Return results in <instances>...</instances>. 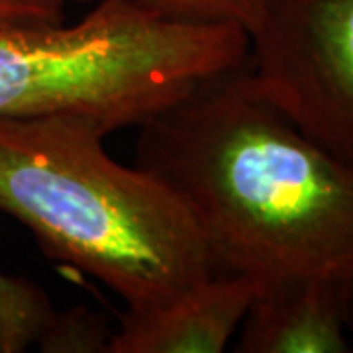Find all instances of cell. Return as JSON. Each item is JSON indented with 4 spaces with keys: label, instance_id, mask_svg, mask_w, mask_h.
Here are the masks:
<instances>
[{
    "label": "cell",
    "instance_id": "6da1fadb",
    "mask_svg": "<svg viewBox=\"0 0 353 353\" xmlns=\"http://www.w3.org/2000/svg\"><path fill=\"white\" fill-rule=\"evenodd\" d=\"M136 165L185 202L216 273L353 287V165L263 99L245 63L141 124Z\"/></svg>",
    "mask_w": 353,
    "mask_h": 353
},
{
    "label": "cell",
    "instance_id": "7a4b0ae2",
    "mask_svg": "<svg viewBox=\"0 0 353 353\" xmlns=\"http://www.w3.org/2000/svg\"><path fill=\"white\" fill-rule=\"evenodd\" d=\"M106 136L85 118L0 116V212L128 308L165 303L212 277L214 261L179 194L118 163Z\"/></svg>",
    "mask_w": 353,
    "mask_h": 353
},
{
    "label": "cell",
    "instance_id": "3957f363",
    "mask_svg": "<svg viewBox=\"0 0 353 353\" xmlns=\"http://www.w3.org/2000/svg\"><path fill=\"white\" fill-rule=\"evenodd\" d=\"M248 50L240 26L99 0L75 24L0 28V116H73L106 134L139 128L204 81L241 67Z\"/></svg>",
    "mask_w": 353,
    "mask_h": 353
},
{
    "label": "cell",
    "instance_id": "277c9868",
    "mask_svg": "<svg viewBox=\"0 0 353 353\" xmlns=\"http://www.w3.org/2000/svg\"><path fill=\"white\" fill-rule=\"evenodd\" d=\"M248 36L257 92L353 165V0H271Z\"/></svg>",
    "mask_w": 353,
    "mask_h": 353
},
{
    "label": "cell",
    "instance_id": "5b68a950",
    "mask_svg": "<svg viewBox=\"0 0 353 353\" xmlns=\"http://www.w3.org/2000/svg\"><path fill=\"white\" fill-rule=\"evenodd\" d=\"M259 285L214 273L165 303L128 308L108 353H220L240 330Z\"/></svg>",
    "mask_w": 353,
    "mask_h": 353
},
{
    "label": "cell",
    "instance_id": "8992f818",
    "mask_svg": "<svg viewBox=\"0 0 353 353\" xmlns=\"http://www.w3.org/2000/svg\"><path fill=\"white\" fill-rule=\"evenodd\" d=\"M353 287L332 281H296L259 287L241 322L236 352H352Z\"/></svg>",
    "mask_w": 353,
    "mask_h": 353
},
{
    "label": "cell",
    "instance_id": "52a82bcc",
    "mask_svg": "<svg viewBox=\"0 0 353 353\" xmlns=\"http://www.w3.org/2000/svg\"><path fill=\"white\" fill-rule=\"evenodd\" d=\"M53 314L55 306L39 285L0 271V353L36 345Z\"/></svg>",
    "mask_w": 353,
    "mask_h": 353
},
{
    "label": "cell",
    "instance_id": "ba28073f",
    "mask_svg": "<svg viewBox=\"0 0 353 353\" xmlns=\"http://www.w3.org/2000/svg\"><path fill=\"white\" fill-rule=\"evenodd\" d=\"M112 334L106 316L79 304L55 310L36 345L43 353H108Z\"/></svg>",
    "mask_w": 353,
    "mask_h": 353
},
{
    "label": "cell",
    "instance_id": "9c48e42d",
    "mask_svg": "<svg viewBox=\"0 0 353 353\" xmlns=\"http://www.w3.org/2000/svg\"><path fill=\"white\" fill-rule=\"evenodd\" d=\"M163 18L199 24L240 26L248 34L271 0H134Z\"/></svg>",
    "mask_w": 353,
    "mask_h": 353
},
{
    "label": "cell",
    "instance_id": "30bf717a",
    "mask_svg": "<svg viewBox=\"0 0 353 353\" xmlns=\"http://www.w3.org/2000/svg\"><path fill=\"white\" fill-rule=\"evenodd\" d=\"M69 0H0V28L63 22Z\"/></svg>",
    "mask_w": 353,
    "mask_h": 353
},
{
    "label": "cell",
    "instance_id": "8fae6325",
    "mask_svg": "<svg viewBox=\"0 0 353 353\" xmlns=\"http://www.w3.org/2000/svg\"><path fill=\"white\" fill-rule=\"evenodd\" d=\"M73 2H83V4H87V2H94V0H73Z\"/></svg>",
    "mask_w": 353,
    "mask_h": 353
}]
</instances>
